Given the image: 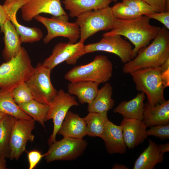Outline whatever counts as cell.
<instances>
[{
	"mask_svg": "<svg viewBox=\"0 0 169 169\" xmlns=\"http://www.w3.org/2000/svg\"><path fill=\"white\" fill-rule=\"evenodd\" d=\"M111 8L114 18L119 20H131L142 16L134 12L122 2L115 4Z\"/></svg>",
	"mask_w": 169,
	"mask_h": 169,
	"instance_id": "30",
	"label": "cell"
},
{
	"mask_svg": "<svg viewBox=\"0 0 169 169\" xmlns=\"http://www.w3.org/2000/svg\"><path fill=\"white\" fill-rule=\"evenodd\" d=\"M75 97L62 89L59 90L55 97L49 104L45 121L52 119L54 123L53 131L48 141L50 145L56 141L58 132L69 109L78 106Z\"/></svg>",
	"mask_w": 169,
	"mask_h": 169,
	"instance_id": "10",
	"label": "cell"
},
{
	"mask_svg": "<svg viewBox=\"0 0 169 169\" xmlns=\"http://www.w3.org/2000/svg\"><path fill=\"white\" fill-rule=\"evenodd\" d=\"M158 148L160 153L164 154L169 151V143L167 142L166 144H159L158 145Z\"/></svg>",
	"mask_w": 169,
	"mask_h": 169,
	"instance_id": "39",
	"label": "cell"
},
{
	"mask_svg": "<svg viewBox=\"0 0 169 169\" xmlns=\"http://www.w3.org/2000/svg\"><path fill=\"white\" fill-rule=\"evenodd\" d=\"M3 32L4 35L5 43L3 54L5 60L7 61L18 53L22 47V42L14 26L9 19L4 24Z\"/></svg>",
	"mask_w": 169,
	"mask_h": 169,
	"instance_id": "19",
	"label": "cell"
},
{
	"mask_svg": "<svg viewBox=\"0 0 169 169\" xmlns=\"http://www.w3.org/2000/svg\"><path fill=\"white\" fill-rule=\"evenodd\" d=\"M102 139L104 141L106 150L109 154H123L126 152V146L120 125H116L108 120Z\"/></svg>",
	"mask_w": 169,
	"mask_h": 169,
	"instance_id": "16",
	"label": "cell"
},
{
	"mask_svg": "<svg viewBox=\"0 0 169 169\" xmlns=\"http://www.w3.org/2000/svg\"><path fill=\"white\" fill-rule=\"evenodd\" d=\"M162 79L166 87L169 85V58L160 66Z\"/></svg>",
	"mask_w": 169,
	"mask_h": 169,
	"instance_id": "37",
	"label": "cell"
},
{
	"mask_svg": "<svg viewBox=\"0 0 169 169\" xmlns=\"http://www.w3.org/2000/svg\"><path fill=\"white\" fill-rule=\"evenodd\" d=\"M113 169H128L127 167L124 165L120 164H115L112 167Z\"/></svg>",
	"mask_w": 169,
	"mask_h": 169,
	"instance_id": "41",
	"label": "cell"
},
{
	"mask_svg": "<svg viewBox=\"0 0 169 169\" xmlns=\"http://www.w3.org/2000/svg\"><path fill=\"white\" fill-rule=\"evenodd\" d=\"M149 145L136 160L133 169H153L158 163H162L163 154L159 151L158 145L150 139Z\"/></svg>",
	"mask_w": 169,
	"mask_h": 169,
	"instance_id": "22",
	"label": "cell"
},
{
	"mask_svg": "<svg viewBox=\"0 0 169 169\" xmlns=\"http://www.w3.org/2000/svg\"><path fill=\"white\" fill-rule=\"evenodd\" d=\"M150 19L146 15L128 20L115 18L113 28L104 33L102 37L119 35L126 37L134 46V58L140 49L146 46L156 37L161 29L160 27L151 25Z\"/></svg>",
	"mask_w": 169,
	"mask_h": 169,
	"instance_id": "1",
	"label": "cell"
},
{
	"mask_svg": "<svg viewBox=\"0 0 169 169\" xmlns=\"http://www.w3.org/2000/svg\"><path fill=\"white\" fill-rule=\"evenodd\" d=\"M120 125L124 142L129 149L143 143L148 136V126L142 120L123 118Z\"/></svg>",
	"mask_w": 169,
	"mask_h": 169,
	"instance_id": "15",
	"label": "cell"
},
{
	"mask_svg": "<svg viewBox=\"0 0 169 169\" xmlns=\"http://www.w3.org/2000/svg\"><path fill=\"white\" fill-rule=\"evenodd\" d=\"M46 155V153L42 154L37 150L31 151L28 153L29 162V169H34L41 161L42 158Z\"/></svg>",
	"mask_w": 169,
	"mask_h": 169,
	"instance_id": "35",
	"label": "cell"
},
{
	"mask_svg": "<svg viewBox=\"0 0 169 169\" xmlns=\"http://www.w3.org/2000/svg\"><path fill=\"white\" fill-rule=\"evenodd\" d=\"M50 145L45 156L47 163L76 159L83 154L87 146V142L83 138L64 137Z\"/></svg>",
	"mask_w": 169,
	"mask_h": 169,
	"instance_id": "9",
	"label": "cell"
},
{
	"mask_svg": "<svg viewBox=\"0 0 169 169\" xmlns=\"http://www.w3.org/2000/svg\"><path fill=\"white\" fill-rule=\"evenodd\" d=\"M6 158L3 156L0 155V169L7 168Z\"/></svg>",
	"mask_w": 169,
	"mask_h": 169,
	"instance_id": "40",
	"label": "cell"
},
{
	"mask_svg": "<svg viewBox=\"0 0 169 169\" xmlns=\"http://www.w3.org/2000/svg\"><path fill=\"white\" fill-rule=\"evenodd\" d=\"M148 136H153L161 139L169 138V124L152 126L147 130Z\"/></svg>",
	"mask_w": 169,
	"mask_h": 169,
	"instance_id": "33",
	"label": "cell"
},
{
	"mask_svg": "<svg viewBox=\"0 0 169 169\" xmlns=\"http://www.w3.org/2000/svg\"><path fill=\"white\" fill-rule=\"evenodd\" d=\"M18 106L24 113L45 127L44 122L49 109V105L33 99Z\"/></svg>",
	"mask_w": 169,
	"mask_h": 169,
	"instance_id": "28",
	"label": "cell"
},
{
	"mask_svg": "<svg viewBox=\"0 0 169 169\" xmlns=\"http://www.w3.org/2000/svg\"><path fill=\"white\" fill-rule=\"evenodd\" d=\"M145 95L141 92L132 100L122 101L114 109V112L120 114L123 118L142 120L145 105L144 103Z\"/></svg>",
	"mask_w": 169,
	"mask_h": 169,
	"instance_id": "20",
	"label": "cell"
},
{
	"mask_svg": "<svg viewBox=\"0 0 169 169\" xmlns=\"http://www.w3.org/2000/svg\"><path fill=\"white\" fill-rule=\"evenodd\" d=\"M99 84L91 81L70 82L68 85V93L77 96L81 104L90 103L95 97Z\"/></svg>",
	"mask_w": 169,
	"mask_h": 169,
	"instance_id": "23",
	"label": "cell"
},
{
	"mask_svg": "<svg viewBox=\"0 0 169 169\" xmlns=\"http://www.w3.org/2000/svg\"><path fill=\"white\" fill-rule=\"evenodd\" d=\"M64 137L82 139L87 135L84 118L69 110L58 132Z\"/></svg>",
	"mask_w": 169,
	"mask_h": 169,
	"instance_id": "17",
	"label": "cell"
},
{
	"mask_svg": "<svg viewBox=\"0 0 169 169\" xmlns=\"http://www.w3.org/2000/svg\"><path fill=\"white\" fill-rule=\"evenodd\" d=\"M130 74L136 90L146 95L151 105L155 106L166 100L164 95L166 87L161 78L160 66L140 69Z\"/></svg>",
	"mask_w": 169,
	"mask_h": 169,
	"instance_id": "5",
	"label": "cell"
},
{
	"mask_svg": "<svg viewBox=\"0 0 169 169\" xmlns=\"http://www.w3.org/2000/svg\"><path fill=\"white\" fill-rule=\"evenodd\" d=\"M52 70L38 63L34 71L26 82L34 99L49 105L56 95L58 91L50 80Z\"/></svg>",
	"mask_w": 169,
	"mask_h": 169,
	"instance_id": "8",
	"label": "cell"
},
{
	"mask_svg": "<svg viewBox=\"0 0 169 169\" xmlns=\"http://www.w3.org/2000/svg\"><path fill=\"white\" fill-rule=\"evenodd\" d=\"M6 114L0 112V120L3 118Z\"/></svg>",
	"mask_w": 169,
	"mask_h": 169,
	"instance_id": "43",
	"label": "cell"
},
{
	"mask_svg": "<svg viewBox=\"0 0 169 169\" xmlns=\"http://www.w3.org/2000/svg\"><path fill=\"white\" fill-rule=\"evenodd\" d=\"M115 19L110 7L90 11L79 15L76 21L80 28L79 41L84 43L88 38L97 32L111 30Z\"/></svg>",
	"mask_w": 169,
	"mask_h": 169,
	"instance_id": "6",
	"label": "cell"
},
{
	"mask_svg": "<svg viewBox=\"0 0 169 169\" xmlns=\"http://www.w3.org/2000/svg\"><path fill=\"white\" fill-rule=\"evenodd\" d=\"M108 0L111 2L112 1H113L115 2H116L118 0Z\"/></svg>",
	"mask_w": 169,
	"mask_h": 169,
	"instance_id": "44",
	"label": "cell"
},
{
	"mask_svg": "<svg viewBox=\"0 0 169 169\" xmlns=\"http://www.w3.org/2000/svg\"><path fill=\"white\" fill-rule=\"evenodd\" d=\"M150 19H154L161 22L167 29H169V11L154 13L146 15Z\"/></svg>",
	"mask_w": 169,
	"mask_h": 169,
	"instance_id": "36",
	"label": "cell"
},
{
	"mask_svg": "<svg viewBox=\"0 0 169 169\" xmlns=\"http://www.w3.org/2000/svg\"><path fill=\"white\" fill-rule=\"evenodd\" d=\"M168 58L169 32L164 26L149 45L140 49L133 59L125 64L122 71L130 74L140 69L160 66Z\"/></svg>",
	"mask_w": 169,
	"mask_h": 169,
	"instance_id": "2",
	"label": "cell"
},
{
	"mask_svg": "<svg viewBox=\"0 0 169 169\" xmlns=\"http://www.w3.org/2000/svg\"><path fill=\"white\" fill-rule=\"evenodd\" d=\"M12 90L0 89V112L11 115L17 119H32L15 102L12 95Z\"/></svg>",
	"mask_w": 169,
	"mask_h": 169,
	"instance_id": "25",
	"label": "cell"
},
{
	"mask_svg": "<svg viewBox=\"0 0 169 169\" xmlns=\"http://www.w3.org/2000/svg\"><path fill=\"white\" fill-rule=\"evenodd\" d=\"M107 112H89L88 114L84 117L86 124L87 135L97 136L102 139L106 124L109 120Z\"/></svg>",
	"mask_w": 169,
	"mask_h": 169,
	"instance_id": "26",
	"label": "cell"
},
{
	"mask_svg": "<svg viewBox=\"0 0 169 169\" xmlns=\"http://www.w3.org/2000/svg\"><path fill=\"white\" fill-rule=\"evenodd\" d=\"M122 3L141 15H146L155 12L151 7L143 0H123Z\"/></svg>",
	"mask_w": 169,
	"mask_h": 169,
	"instance_id": "32",
	"label": "cell"
},
{
	"mask_svg": "<svg viewBox=\"0 0 169 169\" xmlns=\"http://www.w3.org/2000/svg\"><path fill=\"white\" fill-rule=\"evenodd\" d=\"M143 121L147 126H152L169 124V100L155 106L145 104Z\"/></svg>",
	"mask_w": 169,
	"mask_h": 169,
	"instance_id": "18",
	"label": "cell"
},
{
	"mask_svg": "<svg viewBox=\"0 0 169 169\" xmlns=\"http://www.w3.org/2000/svg\"><path fill=\"white\" fill-rule=\"evenodd\" d=\"M113 70V64L108 57L100 55L88 64L74 67L67 72L64 78L71 82L91 81L100 84L110 79Z\"/></svg>",
	"mask_w": 169,
	"mask_h": 169,
	"instance_id": "4",
	"label": "cell"
},
{
	"mask_svg": "<svg viewBox=\"0 0 169 169\" xmlns=\"http://www.w3.org/2000/svg\"><path fill=\"white\" fill-rule=\"evenodd\" d=\"M113 88L110 83L106 82L100 89H98L94 99L88 104L89 112L100 113L108 111L114 105L115 101L112 98Z\"/></svg>",
	"mask_w": 169,
	"mask_h": 169,
	"instance_id": "24",
	"label": "cell"
},
{
	"mask_svg": "<svg viewBox=\"0 0 169 169\" xmlns=\"http://www.w3.org/2000/svg\"><path fill=\"white\" fill-rule=\"evenodd\" d=\"M12 93L14 101L18 105L34 99L26 82L19 84L13 89Z\"/></svg>",
	"mask_w": 169,
	"mask_h": 169,
	"instance_id": "31",
	"label": "cell"
},
{
	"mask_svg": "<svg viewBox=\"0 0 169 169\" xmlns=\"http://www.w3.org/2000/svg\"><path fill=\"white\" fill-rule=\"evenodd\" d=\"M61 0H29L21 8L22 17L26 22L42 13L53 16L67 14L62 7Z\"/></svg>",
	"mask_w": 169,
	"mask_h": 169,
	"instance_id": "14",
	"label": "cell"
},
{
	"mask_svg": "<svg viewBox=\"0 0 169 169\" xmlns=\"http://www.w3.org/2000/svg\"><path fill=\"white\" fill-rule=\"evenodd\" d=\"M34 18L42 23L47 28V34L43 39V42L45 44L58 37L68 38V43L71 44L76 43L80 38L79 26L76 22H69L67 14L53 16L50 18L38 15Z\"/></svg>",
	"mask_w": 169,
	"mask_h": 169,
	"instance_id": "7",
	"label": "cell"
},
{
	"mask_svg": "<svg viewBox=\"0 0 169 169\" xmlns=\"http://www.w3.org/2000/svg\"><path fill=\"white\" fill-rule=\"evenodd\" d=\"M84 46L80 41L74 44L59 43L55 45L51 54L42 64L51 70L64 61L68 64L74 65L79 58L84 55Z\"/></svg>",
	"mask_w": 169,
	"mask_h": 169,
	"instance_id": "13",
	"label": "cell"
},
{
	"mask_svg": "<svg viewBox=\"0 0 169 169\" xmlns=\"http://www.w3.org/2000/svg\"><path fill=\"white\" fill-rule=\"evenodd\" d=\"M153 8L155 12L169 11V0H143Z\"/></svg>",
	"mask_w": 169,
	"mask_h": 169,
	"instance_id": "34",
	"label": "cell"
},
{
	"mask_svg": "<svg viewBox=\"0 0 169 169\" xmlns=\"http://www.w3.org/2000/svg\"><path fill=\"white\" fill-rule=\"evenodd\" d=\"M16 118L6 114L0 120V155L9 158V142L13 128Z\"/></svg>",
	"mask_w": 169,
	"mask_h": 169,
	"instance_id": "27",
	"label": "cell"
},
{
	"mask_svg": "<svg viewBox=\"0 0 169 169\" xmlns=\"http://www.w3.org/2000/svg\"><path fill=\"white\" fill-rule=\"evenodd\" d=\"M131 44L121 36L114 35L103 37L99 42L84 46V54L104 51L114 54L125 64L134 58Z\"/></svg>",
	"mask_w": 169,
	"mask_h": 169,
	"instance_id": "11",
	"label": "cell"
},
{
	"mask_svg": "<svg viewBox=\"0 0 169 169\" xmlns=\"http://www.w3.org/2000/svg\"><path fill=\"white\" fill-rule=\"evenodd\" d=\"M16 0H5L4 2V5H7L9 4H10L14 1H15Z\"/></svg>",
	"mask_w": 169,
	"mask_h": 169,
	"instance_id": "42",
	"label": "cell"
},
{
	"mask_svg": "<svg viewBox=\"0 0 169 169\" xmlns=\"http://www.w3.org/2000/svg\"><path fill=\"white\" fill-rule=\"evenodd\" d=\"M16 15H10L8 17V19L14 26L22 42L31 43L38 41L42 39L43 34L40 29L35 27H28L20 24L17 20Z\"/></svg>",
	"mask_w": 169,
	"mask_h": 169,
	"instance_id": "29",
	"label": "cell"
},
{
	"mask_svg": "<svg viewBox=\"0 0 169 169\" xmlns=\"http://www.w3.org/2000/svg\"><path fill=\"white\" fill-rule=\"evenodd\" d=\"M35 125V121L33 119H16L9 142L10 160H18L25 151L27 142L34 141V136L32 132Z\"/></svg>",
	"mask_w": 169,
	"mask_h": 169,
	"instance_id": "12",
	"label": "cell"
},
{
	"mask_svg": "<svg viewBox=\"0 0 169 169\" xmlns=\"http://www.w3.org/2000/svg\"><path fill=\"white\" fill-rule=\"evenodd\" d=\"M8 19L3 5L0 4V27L1 32H3L4 24Z\"/></svg>",
	"mask_w": 169,
	"mask_h": 169,
	"instance_id": "38",
	"label": "cell"
},
{
	"mask_svg": "<svg viewBox=\"0 0 169 169\" xmlns=\"http://www.w3.org/2000/svg\"><path fill=\"white\" fill-rule=\"evenodd\" d=\"M65 8L70 17H77L86 12L109 7L108 0H63Z\"/></svg>",
	"mask_w": 169,
	"mask_h": 169,
	"instance_id": "21",
	"label": "cell"
},
{
	"mask_svg": "<svg viewBox=\"0 0 169 169\" xmlns=\"http://www.w3.org/2000/svg\"><path fill=\"white\" fill-rule=\"evenodd\" d=\"M34 69L27 51L22 47L16 56L0 65V89H12L26 82Z\"/></svg>",
	"mask_w": 169,
	"mask_h": 169,
	"instance_id": "3",
	"label": "cell"
}]
</instances>
